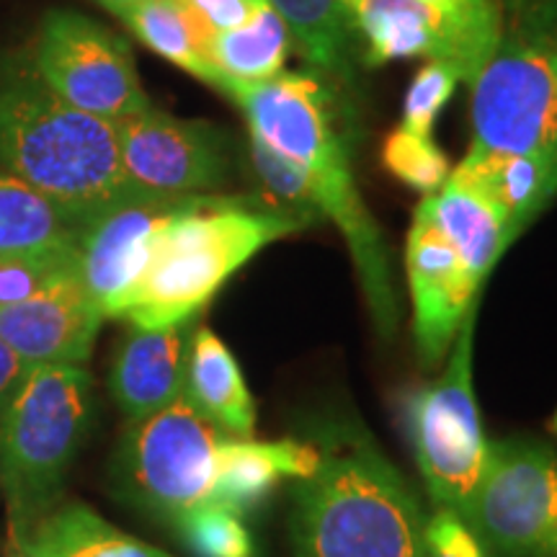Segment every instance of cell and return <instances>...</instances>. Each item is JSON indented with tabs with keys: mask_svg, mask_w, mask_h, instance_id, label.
Masks as SVG:
<instances>
[{
	"mask_svg": "<svg viewBox=\"0 0 557 557\" xmlns=\"http://www.w3.org/2000/svg\"><path fill=\"white\" fill-rule=\"evenodd\" d=\"M248 152L253 163L256 176L261 178L263 189L269 191V199L278 207L289 209L297 218H302L308 225H318L323 220L320 209L312 197V186L308 173L295 160L271 148L267 139H261L256 132L248 129Z\"/></svg>",
	"mask_w": 557,
	"mask_h": 557,
	"instance_id": "83f0119b",
	"label": "cell"
},
{
	"mask_svg": "<svg viewBox=\"0 0 557 557\" xmlns=\"http://www.w3.org/2000/svg\"><path fill=\"white\" fill-rule=\"evenodd\" d=\"M101 5H107V9L114 13V16H120L122 11H127V9H132V5H137V3H143V0H99Z\"/></svg>",
	"mask_w": 557,
	"mask_h": 557,
	"instance_id": "d590c367",
	"label": "cell"
},
{
	"mask_svg": "<svg viewBox=\"0 0 557 557\" xmlns=\"http://www.w3.org/2000/svg\"><path fill=\"white\" fill-rule=\"evenodd\" d=\"M318 465V447L312 438L297 442H253V438H227L218 457L212 500L233 508L235 513L253 511L263 504L278 480L302 478Z\"/></svg>",
	"mask_w": 557,
	"mask_h": 557,
	"instance_id": "ac0fdd59",
	"label": "cell"
},
{
	"mask_svg": "<svg viewBox=\"0 0 557 557\" xmlns=\"http://www.w3.org/2000/svg\"><path fill=\"white\" fill-rule=\"evenodd\" d=\"M292 37L271 5L256 13L240 29L212 32L209 58L225 78L261 83L276 78L287 62Z\"/></svg>",
	"mask_w": 557,
	"mask_h": 557,
	"instance_id": "d4e9b609",
	"label": "cell"
},
{
	"mask_svg": "<svg viewBox=\"0 0 557 557\" xmlns=\"http://www.w3.org/2000/svg\"><path fill=\"white\" fill-rule=\"evenodd\" d=\"M220 90L238 103L250 132L308 173L320 214L344 235L380 336L393 338L400 297L382 230L357 186L331 88L315 73H278L261 83L225 78Z\"/></svg>",
	"mask_w": 557,
	"mask_h": 557,
	"instance_id": "6da1fadb",
	"label": "cell"
},
{
	"mask_svg": "<svg viewBox=\"0 0 557 557\" xmlns=\"http://www.w3.org/2000/svg\"><path fill=\"white\" fill-rule=\"evenodd\" d=\"M344 9L372 65L426 58L451 62L468 86L475 83L478 70L462 32L423 0H344Z\"/></svg>",
	"mask_w": 557,
	"mask_h": 557,
	"instance_id": "9a60e30c",
	"label": "cell"
},
{
	"mask_svg": "<svg viewBox=\"0 0 557 557\" xmlns=\"http://www.w3.org/2000/svg\"><path fill=\"white\" fill-rule=\"evenodd\" d=\"M197 329V318H186L160 329L132 325L122 338L109 372V389L129 423L158 413L184 395Z\"/></svg>",
	"mask_w": 557,
	"mask_h": 557,
	"instance_id": "2e32d148",
	"label": "cell"
},
{
	"mask_svg": "<svg viewBox=\"0 0 557 557\" xmlns=\"http://www.w3.org/2000/svg\"><path fill=\"white\" fill-rule=\"evenodd\" d=\"M184 393L227 436L253 438L256 403L250 398L238 361L218 333L205 325H199L194 333Z\"/></svg>",
	"mask_w": 557,
	"mask_h": 557,
	"instance_id": "d6986e66",
	"label": "cell"
},
{
	"mask_svg": "<svg viewBox=\"0 0 557 557\" xmlns=\"http://www.w3.org/2000/svg\"><path fill=\"white\" fill-rule=\"evenodd\" d=\"M32 369L34 367L26 364L11 346H5L3 341H0V421L9 413L11 403L16 400L24 382L29 380Z\"/></svg>",
	"mask_w": 557,
	"mask_h": 557,
	"instance_id": "d6a6232c",
	"label": "cell"
},
{
	"mask_svg": "<svg viewBox=\"0 0 557 557\" xmlns=\"http://www.w3.org/2000/svg\"><path fill=\"white\" fill-rule=\"evenodd\" d=\"M382 160L395 178H400L410 189L426 194V197L442 189L451 173L449 160L438 150L434 137L413 135L403 127L385 139Z\"/></svg>",
	"mask_w": 557,
	"mask_h": 557,
	"instance_id": "f1b7e54d",
	"label": "cell"
},
{
	"mask_svg": "<svg viewBox=\"0 0 557 557\" xmlns=\"http://www.w3.org/2000/svg\"><path fill=\"white\" fill-rule=\"evenodd\" d=\"M212 32H230L246 26L267 0H184Z\"/></svg>",
	"mask_w": 557,
	"mask_h": 557,
	"instance_id": "1f68e13d",
	"label": "cell"
},
{
	"mask_svg": "<svg viewBox=\"0 0 557 557\" xmlns=\"http://www.w3.org/2000/svg\"><path fill=\"white\" fill-rule=\"evenodd\" d=\"M120 18L145 47L220 90L225 75L209 58L212 29L191 11V5L184 0H143L122 11Z\"/></svg>",
	"mask_w": 557,
	"mask_h": 557,
	"instance_id": "44dd1931",
	"label": "cell"
},
{
	"mask_svg": "<svg viewBox=\"0 0 557 557\" xmlns=\"http://www.w3.org/2000/svg\"><path fill=\"white\" fill-rule=\"evenodd\" d=\"M29 60L54 96L99 120L122 122L152 107L127 41L78 11L47 13Z\"/></svg>",
	"mask_w": 557,
	"mask_h": 557,
	"instance_id": "9c48e42d",
	"label": "cell"
},
{
	"mask_svg": "<svg viewBox=\"0 0 557 557\" xmlns=\"http://www.w3.org/2000/svg\"><path fill=\"white\" fill-rule=\"evenodd\" d=\"M70 276H81L78 246L0 253V308L41 295Z\"/></svg>",
	"mask_w": 557,
	"mask_h": 557,
	"instance_id": "484cf974",
	"label": "cell"
},
{
	"mask_svg": "<svg viewBox=\"0 0 557 557\" xmlns=\"http://www.w3.org/2000/svg\"><path fill=\"white\" fill-rule=\"evenodd\" d=\"M421 207L457 250L472 282L483 287L487 274L513 243L504 209L475 178L459 169L451 171L447 184L429 194Z\"/></svg>",
	"mask_w": 557,
	"mask_h": 557,
	"instance_id": "e0dca14e",
	"label": "cell"
},
{
	"mask_svg": "<svg viewBox=\"0 0 557 557\" xmlns=\"http://www.w3.org/2000/svg\"><path fill=\"white\" fill-rule=\"evenodd\" d=\"M103 312L81 276H70L41 295L0 308V341L29 367H83L94 351Z\"/></svg>",
	"mask_w": 557,
	"mask_h": 557,
	"instance_id": "5bb4252c",
	"label": "cell"
},
{
	"mask_svg": "<svg viewBox=\"0 0 557 557\" xmlns=\"http://www.w3.org/2000/svg\"><path fill=\"white\" fill-rule=\"evenodd\" d=\"M173 527L194 557H256L240 513L212 498L189 508Z\"/></svg>",
	"mask_w": 557,
	"mask_h": 557,
	"instance_id": "4316f807",
	"label": "cell"
},
{
	"mask_svg": "<svg viewBox=\"0 0 557 557\" xmlns=\"http://www.w3.org/2000/svg\"><path fill=\"white\" fill-rule=\"evenodd\" d=\"M457 169L475 178L504 209L511 240L519 238L521 230L537 218L557 194V150L485 160L465 158Z\"/></svg>",
	"mask_w": 557,
	"mask_h": 557,
	"instance_id": "ffe728a7",
	"label": "cell"
},
{
	"mask_svg": "<svg viewBox=\"0 0 557 557\" xmlns=\"http://www.w3.org/2000/svg\"><path fill=\"white\" fill-rule=\"evenodd\" d=\"M553 429H555V434H557V413H555V418H553Z\"/></svg>",
	"mask_w": 557,
	"mask_h": 557,
	"instance_id": "f35d334b",
	"label": "cell"
},
{
	"mask_svg": "<svg viewBox=\"0 0 557 557\" xmlns=\"http://www.w3.org/2000/svg\"><path fill=\"white\" fill-rule=\"evenodd\" d=\"M426 557H487V553L468 521L438 508L426 524Z\"/></svg>",
	"mask_w": 557,
	"mask_h": 557,
	"instance_id": "4dcf8cb0",
	"label": "cell"
},
{
	"mask_svg": "<svg viewBox=\"0 0 557 557\" xmlns=\"http://www.w3.org/2000/svg\"><path fill=\"white\" fill-rule=\"evenodd\" d=\"M225 431L181 395L158 413L132 421L116 451L124 496L171 524L212 498Z\"/></svg>",
	"mask_w": 557,
	"mask_h": 557,
	"instance_id": "ba28073f",
	"label": "cell"
},
{
	"mask_svg": "<svg viewBox=\"0 0 557 557\" xmlns=\"http://www.w3.org/2000/svg\"><path fill=\"white\" fill-rule=\"evenodd\" d=\"M310 438L318 465L292 485L295 557H426L421 504L369 431L336 418Z\"/></svg>",
	"mask_w": 557,
	"mask_h": 557,
	"instance_id": "7a4b0ae2",
	"label": "cell"
},
{
	"mask_svg": "<svg viewBox=\"0 0 557 557\" xmlns=\"http://www.w3.org/2000/svg\"><path fill=\"white\" fill-rule=\"evenodd\" d=\"M496 3L500 5V13H504V16H511V13H519L521 9H527L529 3H534V0H496Z\"/></svg>",
	"mask_w": 557,
	"mask_h": 557,
	"instance_id": "e575fe53",
	"label": "cell"
},
{
	"mask_svg": "<svg viewBox=\"0 0 557 557\" xmlns=\"http://www.w3.org/2000/svg\"><path fill=\"white\" fill-rule=\"evenodd\" d=\"M320 73L351 83V26L344 0H267Z\"/></svg>",
	"mask_w": 557,
	"mask_h": 557,
	"instance_id": "cb8c5ba5",
	"label": "cell"
},
{
	"mask_svg": "<svg viewBox=\"0 0 557 557\" xmlns=\"http://www.w3.org/2000/svg\"><path fill=\"white\" fill-rule=\"evenodd\" d=\"M205 197L207 194H194V197L152 194L111 209L83 230L78 243L81 278L103 318L122 315L124 302L148 269L158 235Z\"/></svg>",
	"mask_w": 557,
	"mask_h": 557,
	"instance_id": "7c38bea8",
	"label": "cell"
},
{
	"mask_svg": "<svg viewBox=\"0 0 557 557\" xmlns=\"http://www.w3.org/2000/svg\"><path fill=\"white\" fill-rule=\"evenodd\" d=\"M475 320L478 302L459 325L444 372L418 387L406 406L410 447L429 496L459 519L468 517L491 451L472 387Z\"/></svg>",
	"mask_w": 557,
	"mask_h": 557,
	"instance_id": "52a82bcc",
	"label": "cell"
},
{
	"mask_svg": "<svg viewBox=\"0 0 557 557\" xmlns=\"http://www.w3.org/2000/svg\"><path fill=\"white\" fill-rule=\"evenodd\" d=\"M465 521L500 557H557V451L527 438L491 442Z\"/></svg>",
	"mask_w": 557,
	"mask_h": 557,
	"instance_id": "30bf717a",
	"label": "cell"
},
{
	"mask_svg": "<svg viewBox=\"0 0 557 557\" xmlns=\"http://www.w3.org/2000/svg\"><path fill=\"white\" fill-rule=\"evenodd\" d=\"M302 227L308 222L269 197L207 194L158 235L148 269L120 318L143 329L197 318L235 271Z\"/></svg>",
	"mask_w": 557,
	"mask_h": 557,
	"instance_id": "277c9868",
	"label": "cell"
},
{
	"mask_svg": "<svg viewBox=\"0 0 557 557\" xmlns=\"http://www.w3.org/2000/svg\"><path fill=\"white\" fill-rule=\"evenodd\" d=\"M472 11L478 13L483 21H491V24H504V13H500V5L496 0H465Z\"/></svg>",
	"mask_w": 557,
	"mask_h": 557,
	"instance_id": "836d02e7",
	"label": "cell"
},
{
	"mask_svg": "<svg viewBox=\"0 0 557 557\" xmlns=\"http://www.w3.org/2000/svg\"><path fill=\"white\" fill-rule=\"evenodd\" d=\"M459 81H462L459 70L451 62H426L410 83L400 127L413 132V135L431 137L436 116L447 107Z\"/></svg>",
	"mask_w": 557,
	"mask_h": 557,
	"instance_id": "f546056e",
	"label": "cell"
},
{
	"mask_svg": "<svg viewBox=\"0 0 557 557\" xmlns=\"http://www.w3.org/2000/svg\"><path fill=\"white\" fill-rule=\"evenodd\" d=\"M0 169L60 205L83 230L111 209L152 197L124 171L116 124L54 96L29 54L0 60Z\"/></svg>",
	"mask_w": 557,
	"mask_h": 557,
	"instance_id": "3957f363",
	"label": "cell"
},
{
	"mask_svg": "<svg viewBox=\"0 0 557 557\" xmlns=\"http://www.w3.org/2000/svg\"><path fill=\"white\" fill-rule=\"evenodd\" d=\"M114 124L122 165L139 189L165 197L218 194L233 176V137L218 124L178 120L156 107Z\"/></svg>",
	"mask_w": 557,
	"mask_h": 557,
	"instance_id": "8fae6325",
	"label": "cell"
},
{
	"mask_svg": "<svg viewBox=\"0 0 557 557\" xmlns=\"http://www.w3.org/2000/svg\"><path fill=\"white\" fill-rule=\"evenodd\" d=\"M94 416V380L83 367H34L0 421V491L11 545L29 537L60 504L62 483Z\"/></svg>",
	"mask_w": 557,
	"mask_h": 557,
	"instance_id": "5b68a950",
	"label": "cell"
},
{
	"mask_svg": "<svg viewBox=\"0 0 557 557\" xmlns=\"http://www.w3.org/2000/svg\"><path fill=\"white\" fill-rule=\"evenodd\" d=\"M549 62H553V70H555V78H557V39H555V47H553V58H549Z\"/></svg>",
	"mask_w": 557,
	"mask_h": 557,
	"instance_id": "74e56055",
	"label": "cell"
},
{
	"mask_svg": "<svg viewBox=\"0 0 557 557\" xmlns=\"http://www.w3.org/2000/svg\"><path fill=\"white\" fill-rule=\"evenodd\" d=\"M9 557H39L37 553H32L26 545H13V553Z\"/></svg>",
	"mask_w": 557,
	"mask_h": 557,
	"instance_id": "8d00e7d4",
	"label": "cell"
},
{
	"mask_svg": "<svg viewBox=\"0 0 557 557\" xmlns=\"http://www.w3.org/2000/svg\"><path fill=\"white\" fill-rule=\"evenodd\" d=\"M557 0H534L504 16L500 41L472 83L470 160L557 150L553 47Z\"/></svg>",
	"mask_w": 557,
	"mask_h": 557,
	"instance_id": "8992f818",
	"label": "cell"
},
{
	"mask_svg": "<svg viewBox=\"0 0 557 557\" xmlns=\"http://www.w3.org/2000/svg\"><path fill=\"white\" fill-rule=\"evenodd\" d=\"M406 271L418 354L426 364H436L455 344L459 325L480 302L483 287L472 282L457 250L421 205L408 233Z\"/></svg>",
	"mask_w": 557,
	"mask_h": 557,
	"instance_id": "4fadbf2b",
	"label": "cell"
},
{
	"mask_svg": "<svg viewBox=\"0 0 557 557\" xmlns=\"http://www.w3.org/2000/svg\"><path fill=\"white\" fill-rule=\"evenodd\" d=\"M26 545L39 557H171L103 521L86 504H58L32 529Z\"/></svg>",
	"mask_w": 557,
	"mask_h": 557,
	"instance_id": "7402d4cb",
	"label": "cell"
},
{
	"mask_svg": "<svg viewBox=\"0 0 557 557\" xmlns=\"http://www.w3.org/2000/svg\"><path fill=\"white\" fill-rule=\"evenodd\" d=\"M83 225L29 184L0 171V253L78 246Z\"/></svg>",
	"mask_w": 557,
	"mask_h": 557,
	"instance_id": "603a6c76",
	"label": "cell"
}]
</instances>
